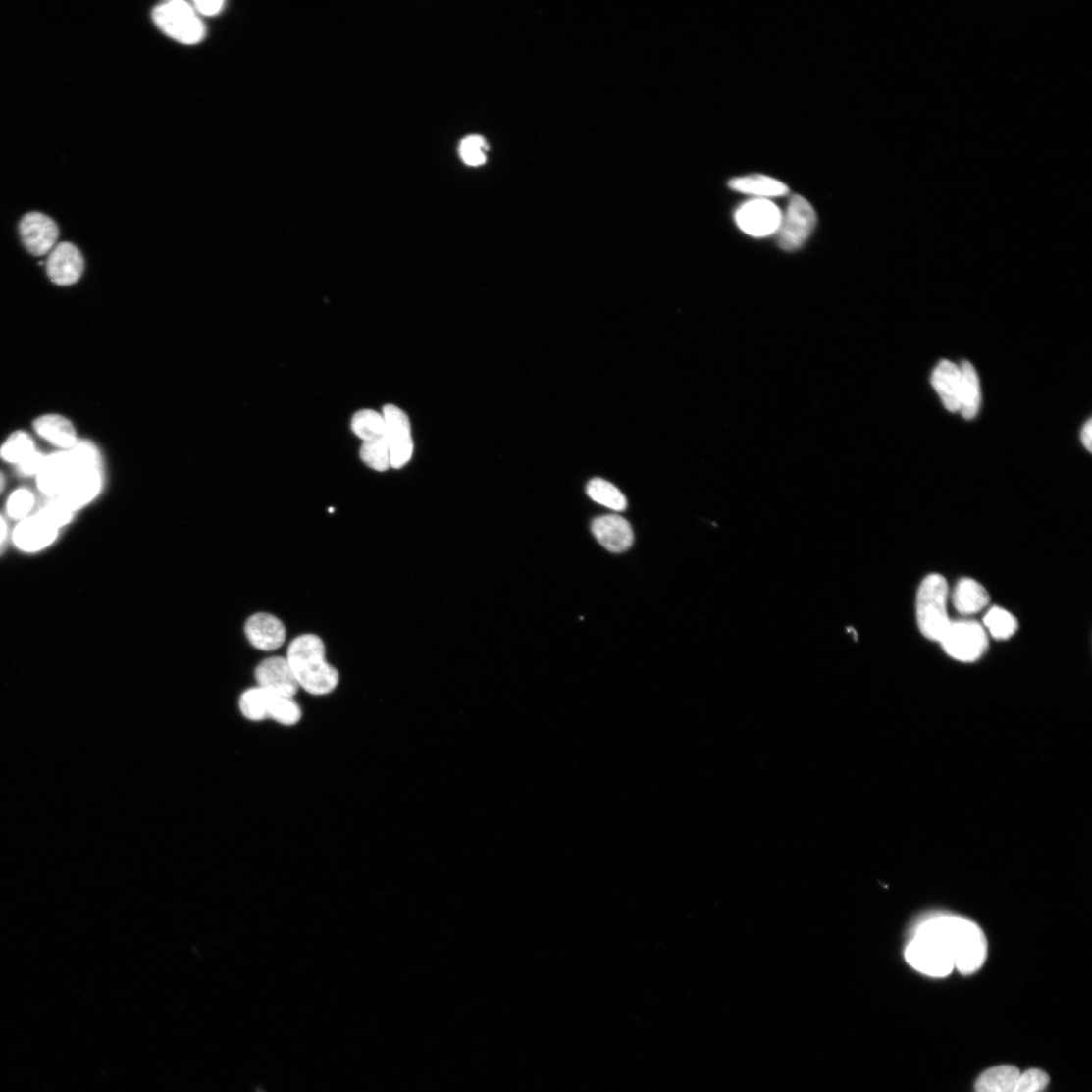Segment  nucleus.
<instances>
[{"mask_svg": "<svg viewBox=\"0 0 1092 1092\" xmlns=\"http://www.w3.org/2000/svg\"><path fill=\"white\" fill-rule=\"evenodd\" d=\"M953 604L959 613L972 615L984 609L990 600L988 592L970 578L960 580L954 589Z\"/></svg>", "mask_w": 1092, "mask_h": 1092, "instance_id": "20", "label": "nucleus"}, {"mask_svg": "<svg viewBox=\"0 0 1092 1092\" xmlns=\"http://www.w3.org/2000/svg\"><path fill=\"white\" fill-rule=\"evenodd\" d=\"M37 514L60 528L72 522L75 511L56 495V497H46Z\"/></svg>", "mask_w": 1092, "mask_h": 1092, "instance_id": "31", "label": "nucleus"}, {"mask_svg": "<svg viewBox=\"0 0 1092 1092\" xmlns=\"http://www.w3.org/2000/svg\"><path fill=\"white\" fill-rule=\"evenodd\" d=\"M286 659L297 684L314 697L333 693L339 684V673L326 659L325 645L316 635H303L288 647Z\"/></svg>", "mask_w": 1092, "mask_h": 1092, "instance_id": "1", "label": "nucleus"}, {"mask_svg": "<svg viewBox=\"0 0 1092 1092\" xmlns=\"http://www.w3.org/2000/svg\"><path fill=\"white\" fill-rule=\"evenodd\" d=\"M944 650L954 659L972 663L987 650L985 628L973 620L951 621L940 641Z\"/></svg>", "mask_w": 1092, "mask_h": 1092, "instance_id": "6", "label": "nucleus"}, {"mask_svg": "<svg viewBox=\"0 0 1092 1092\" xmlns=\"http://www.w3.org/2000/svg\"><path fill=\"white\" fill-rule=\"evenodd\" d=\"M35 450L37 449L34 440L28 434L19 430L10 436L0 448V458L17 466Z\"/></svg>", "mask_w": 1092, "mask_h": 1092, "instance_id": "28", "label": "nucleus"}, {"mask_svg": "<svg viewBox=\"0 0 1092 1092\" xmlns=\"http://www.w3.org/2000/svg\"><path fill=\"white\" fill-rule=\"evenodd\" d=\"M35 432L51 444L69 450L78 442L74 424L65 417L48 414L34 421Z\"/></svg>", "mask_w": 1092, "mask_h": 1092, "instance_id": "19", "label": "nucleus"}, {"mask_svg": "<svg viewBox=\"0 0 1092 1092\" xmlns=\"http://www.w3.org/2000/svg\"><path fill=\"white\" fill-rule=\"evenodd\" d=\"M35 495L27 489L16 490L7 502V513L12 519L23 520L34 509Z\"/></svg>", "mask_w": 1092, "mask_h": 1092, "instance_id": "33", "label": "nucleus"}, {"mask_svg": "<svg viewBox=\"0 0 1092 1092\" xmlns=\"http://www.w3.org/2000/svg\"><path fill=\"white\" fill-rule=\"evenodd\" d=\"M488 144L483 137L470 136L462 140L459 147L460 156L470 167H480L487 160Z\"/></svg>", "mask_w": 1092, "mask_h": 1092, "instance_id": "34", "label": "nucleus"}, {"mask_svg": "<svg viewBox=\"0 0 1092 1092\" xmlns=\"http://www.w3.org/2000/svg\"><path fill=\"white\" fill-rule=\"evenodd\" d=\"M74 471L68 450L47 455L45 465L37 476L39 490L46 497H56L61 494Z\"/></svg>", "mask_w": 1092, "mask_h": 1092, "instance_id": "17", "label": "nucleus"}, {"mask_svg": "<svg viewBox=\"0 0 1092 1092\" xmlns=\"http://www.w3.org/2000/svg\"><path fill=\"white\" fill-rule=\"evenodd\" d=\"M360 457L369 468L377 472H386L390 468V457L387 441L362 443Z\"/></svg>", "mask_w": 1092, "mask_h": 1092, "instance_id": "30", "label": "nucleus"}, {"mask_svg": "<svg viewBox=\"0 0 1092 1092\" xmlns=\"http://www.w3.org/2000/svg\"><path fill=\"white\" fill-rule=\"evenodd\" d=\"M192 6L200 17H215L224 10L225 3L222 0H196Z\"/></svg>", "mask_w": 1092, "mask_h": 1092, "instance_id": "37", "label": "nucleus"}, {"mask_svg": "<svg viewBox=\"0 0 1092 1092\" xmlns=\"http://www.w3.org/2000/svg\"><path fill=\"white\" fill-rule=\"evenodd\" d=\"M258 687L281 697L293 699L299 691L286 657L275 656L263 660L255 671Z\"/></svg>", "mask_w": 1092, "mask_h": 1092, "instance_id": "11", "label": "nucleus"}, {"mask_svg": "<svg viewBox=\"0 0 1092 1092\" xmlns=\"http://www.w3.org/2000/svg\"><path fill=\"white\" fill-rule=\"evenodd\" d=\"M1019 1076V1070L1012 1066L992 1067L979 1076L975 1092H1013Z\"/></svg>", "mask_w": 1092, "mask_h": 1092, "instance_id": "24", "label": "nucleus"}, {"mask_svg": "<svg viewBox=\"0 0 1092 1092\" xmlns=\"http://www.w3.org/2000/svg\"><path fill=\"white\" fill-rule=\"evenodd\" d=\"M587 494L596 503L611 510L623 511L627 507V500L623 493L613 484L601 479L591 480L587 485Z\"/></svg>", "mask_w": 1092, "mask_h": 1092, "instance_id": "25", "label": "nucleus"}, {"mask_svg": "<svg viewBox=\"0 0 1092 1092\" xmlns=\"http://www.w3.org/2000/svg\"><path fill=\"white\" fill-rule=\"evenodd\" d=\"M101 487L99 469L75 470L58 497L76 512L91 502Z\"/></svg>", "mask_w": 1092, "mask_h": 1092, "instance_id": "15", "label": "nucleus"}, {"mask_svg": "<svg viewBox=\"0 0 1092 1092\" xmlns=\"http://www.w3.org/2000/svg\"><path fill=\"white\" fill-rule=\"evenodd\" d=\"M84 270L83 257L72 243H60L54 247L47 260V274L59 286H71L79 281Z\"/></svg>", "mask_w": 1092, "mask_h": 1092, "instance_id": "12", "label": "nucleus"}, {"mask_svg": "<svg viewBox=\"0 0 1092 1092\" xmlns=\"http://www.w3.org/2000/svg\"><path fill=\"white\" fill-rule=\"evenodd\" d=\"M245 635L254 648L273 651L284 645L286 632L279 618L271 614L259 613L247 620Z\"/></svg>", "mask_w": 1092, "mask_h": 1092, "instance_id": "16", "label": "nucleus"}, {"mask_svg": "<svg viewBox=\"0 0 1092 1092\" xmlns=\"http://www.w3.org/2000/svg\"><path fill=\"white\" fill-rule=\"evenodd\" d=\"M1049 1081L1046 1072L1040 1069H1031L1020 1074L1013 1092H1044Z\"/></svg>", "mask_w": 1092, "mask_h": 1092, "instance_id": "35", "label": "nucleus"}, {"mask_svg": "<svg viewBox=\"0 0 1092 1092\" xmlns=\"http://www.w3.org/2000/svg\"><path fill=\"white\" fill-rule=\"evenodd\" d=\"M908 963L916 971L931 977H946L955 969L954 956L947 930V916L923 921L906 950Z\"/></svg>", "mask_w": 1092, "mask_h": 1092, "instance_id": "2", "label": "nucleus"}, {"mask_svg": "<svg viewBox=\"0 0 1092 1092\" xmlns=\"http://www.w3.org/2000/svg\"><path fill=\"white\" fill-rule=\"evenodd\" d=\"M962 373V391H960L959 412L965 419H973L980 409L981 390L976 370L968 361H963L959 367Z\"/></svg>", "mask_w": 1092, "mask_h": 1092, "instance_id": "21", "label": "nucleus"}, {"mask_svg": "<svg viewBox=\"0 0 1092 1092\" xmlns=\"http://www.w3.org/2000/svg\"><path fill=\"white\" fill-rule=\"evenodd\" d=\"M152 17L163 34L181 44L193 46L206 37V26L192 3L172 0L160 4L153 10Z\"/></svg>", "mask_w": 1092, "mask_h": 1092, "instance_id": "4", "label": "nucleus"}, {"mask_svg": "<svg viewBox=\"0 0 1092 1092\" xmlns=\"http://www.w3.org/2000/svg\"><path fill=\"white\" fill-rule=\"evenodd\" d=\"M68 451L75 470L99 469L101 465V456L96 446L88 441H78Z\"/></svg>", "mask_w": 1092, "mask_h": 1092, "instance_id": "32", "label": "nucleus"}, {"mask_svg": "<svg viewBox=\"0 0 1092 1092\" xmlns=\"http://www.w3.org/2000/svg\"><path fill=\"white\" fill-rule=\"evenodd\" d=\"M816 222L810 203L802 195H793L777 231L779 246L786 251L800 249L811 235Z\"/></svg>", "mask_w": 1092, "mask_h": 1092, "instance_id": "7", "label": "nucleus"}, {"mask_svg": "<svg viewBox=\"0 0 1092 1092\" xmlns=\"http://www.w3.org/2000/svg\"><path fill=\"white\" fill-rule=\"evenodd\" d=\"M47 455L35 450L17 465L19 474L26 477L38 476L45 465Z\"/></svg>", "mask_w": 1092, "mask_h": 1092, "instance_id": "36", "label": "nucleus"}, {"mask_svg": "<svg viewBox=\"0 0 1092 1092\" xmlns=\"http://www.w3.org/2000/svg\"><path fill=\"white\" fill-rule=\"evenodd\" d=\"M255 1092H267V1091L264 1090L262 1087L258 1086V1087H256Z\"/></svg>", "mask_w": 1092, "mask_h": 1092, "instance_id": "41", "label": "nucleus"}, {"mask_svg": "<svg viewBox=\"0 0 1092 1092\" xmlns=\"http://www.w3.org/2000/svg\"><path fill=\"white\" fill-rule=\"evenodd\" d=\"M782 215L779 209L766 198H754L742 205L735 219L746 234L763 238L777 234Z\"/></svg>", "mask_w": 1092, "mask_h": 1092, "instance_id": "9", "label": "nucleus"}, {"mask_svg": "<svg viewBox=\"0 0 1092 1092\" xmlns=\"http://www.w3.org/2000/svg\"><path fill=\"white\" fill-rule=\"evenodd\" d=\"M20 235L25 247L30 254L43 256L54 249L59 236V229L50 217L42 213L32 212L22 219Z\"/></svg>", "mask_w": 1092, "mask_h": 1092, "instance_id": "10", "label": "nucleus"}, {"mask_svg": "<svg viewBox=\"0 0 1092 1092\" xmlns=\"http://www.w3.org/2000/svg\"><path fill=\"white\" fill-rule=\"evenodd\" d=\"M268 716L283 725L291 726L300 722L302 710L293 699L270 693Z\"/></svg>", "mask_w": 1092, "mask_h": 1092, "instance_id": "27", "label": "nucleus"}, {"mask_svg": "<svg viewBox=\"0 0 1092 1092\" xmlns=\"http://www.w3.org/2000/svg\"><path fill=\"white\" fill-rule=\"evenodd\" d=\"M985 631L997 640H1008L1017 631V620L1005 609L995 607L990 609L983 619Z\"/></svg>", "mask_w": 1092, "mask_h": 1092, "instance_id": "26", "label": "nucleus"}, {"mask_svg": "<svg viewBox=\"0 0 1092 1092\" xmlns=\"http://www.w3.org/2000/svg\"><path fill=\"white\" fill-rule=\"evenodd\" d=\"M947 923L955 968L964 975L975 973L987 956L983 932L975 922L962 917L948 916Z\"/></svg>", "mask_w": 1092, "mask_h": 1092, "instance_id": "5", "label": "nucleus"}, {"mask_svg": "<svg viewBox=\"0 0 1092 1092\" xmlns=\"http://www.w3.org/2000/svg\"><path fill=\"white\" fill-rule=\"evenodd\" d=\"M591 528L596 540L610 552L626 551L634 544L632 525L621 516L606 515L596 518Z\"/></svg>", "mask_w": 1092, "mask_h": 1092, "instance_id": "14", "label": "nucleus"}, {"mask_svg": "<svg viewBox=\"0 0 1092 1092\" xmlns=\"http://www.w3.org/2000/svg\"><path fill=\"white\" fill-rule=\"evenodd\" d=\"M8 537V525L3 516H0V547L6 543Z\"/></svg>", "mask_w": 1092, "mask_h": 1092, "instance_id": "39", "label": "nucleus"}, {"mask_svg": "<svg viewBox=\"0 0 1092 1092\" xmlns=\"http://www.w3.org/2000/svg\"><path fill=\"white\" fill-rule=\"evenodd\" d=\"M270 693L260 687L251 688L242 694L240 709L249 720L261 721L268 718Z\"/></svg>", "mask_w": 1092, "mask_h": 1092, "instance_id": "29", "label": "nucleus"}, {"mask_svg": "<svg viewBox=\"0 0 1092 1092\" xmlns=\"http://www.w3.org/2000/svg\"><path fill=\"white\" fill-rule=\"evenodd\" d=\"M1080 438H1081V442H1082V444L1084 445V447L1088 451H1091V447H1092V422H1091V420H1088L1087 423L1083 426Z\"/></svg>", "mask_w": 1092, "mask_h": 1092, "instance_id": "38", "label": "nucleus"}, {"mask_svg": "<svg viewBox=\"0 0 1092 1092\" xmlns=\"http://www.w3.org/2000/svg\"><path fill=\"white\" fill-rule=\"evenodd\" d=\"M351 428L362 443L387 441L386 424L382 413L374 410H361L354 414Z\"/></svg>", "mask_w": 1092, "mask_h": 1092, "instance_id": "23", "label": "nucleus"}, {"mask_svg": "<svg viewBox=\"0 0 1092 1092\" xmlns=\"http://www.w3.org/2000/svg\"><path fill=\"white\" fill-rule=\"evenodd\" d=\"M58 535L59 528L36 514L21 520L15 528L13 541L25 552H37L50 546Z\"/></svg>", "mask_w": 1092, "mask_h": 1092, "instance_id": "13", "label": "nucleus"}, {"mask_svg": "<svg viewBox=\"0 0 1092 1092\" xmlns=\"http://www.w3.org/2000/svg\"><path fill=\"white\" fill-rule=\"evenodd\" d=\"M5 487H6V478H5L4 474L2 472H0V493H2L4 491Z\"/></svg>", "mask_w": 1092, "mask_h": 1092, "instance_id": "40", "label": "nucleus"}, {"mask_svg": "<svg viewBox=\"0 0 1092 1092\" xmlns=\"http://www.w3.org/2000/svg\"><path fill=\"white\" fill-rule=\"evenodd\" d=\"M382 415L386 424L390 468L398 470L407 465L414 451L410 420L403 410L394 405H386Z\"/></svg>", "mask_w": 1092, "mask_h": 1092, "instance_id": "8", "label": "nucleus"}, {"mask_svg": "<svg viewBox=\"0 0 1092 1092\" xmlns=\"http://www.w3.org/2000/svg\"><path fill=\"white\" fill-rule=\"evenodd\" d=\"M730 187L739 192L766 198V200L767 197L782 196L788 192L786 184L762 175L736 178L730 182Z\"/></svg>", "mask_w": 1092, "mask_h": 1092, "instance_id": "22", "label": "nucleus"}, {"mask_svg": "<svg viewBox=\"0 0 1092 1092\" xmlns=\"http://www.w3.org/2000/svg\"><path fill=\"white\" fill-rule=\"evenodd\" d=\"M932 384L946 409L959 412L962 391V373L959 367L949 360H942L933 373Z\"/></svg>", "mask_w": 1092, "mask_h": 1092, "instance_id": "18", "label": "nucleus"}, {"mask_svg": "<svg viewBox=\"0 0 1092 1092\" xmlns=\"http://www.w3.org/2000/svg\"><path fill=\"white\" fill-rule=\"evenodd\" d=\"M948 594L947 581L937 574L926 577L918 589L917 624L926 639L940 642L951 624L947 611Z\"/></svg>", "mask_w": 1092, "mask_h": 1092, "instance_id": "3", "label": "nucleus"}]
</instances>
